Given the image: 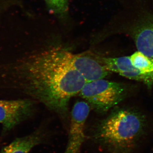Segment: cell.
Returning <instances> with one entry per match:
<instances>
[{
  "label": "cell",
  "mask_w": 153,
  "mask_h": 153,
  "mask_svg": "<svg viewBox=\"0 0 153 153\" xmlns=\"http://www.w3.org/2000/svg\"><path fill=\"white\" fill-rule=\"evenodd\" d=\"M70 52L53 48L31 55L20 64L25 92L48 109L64 114L69 100L86 82L71 65Z\"/></svg>",
  "instance_id": "obj_1"
},
{
  "label": "cell",
  "mask_w": 153,
  "mask_h": 153,
  "mask_svg": "<svg viewBox=\"0 0 153 153\" xmlns=\"http://www.w3.org/2000/svg\"><path fill=\"white\" fill-rule=\"evenodd\" d=\"M144 126L142 117L137 113L121 110L103 121L99 128L102 141L121 151L126 152L134 146Z\"/></svg>",
  "instance_id": "obj_2"
},
{
  "label": "cell",
  "mask_w": 153,
  "mask_h": 153,
  "mask_svg": "<svg viewBox=\"0 0 153 153\" xmlns=\"http://www.w3.org/2000/svg\"><path fill=\"white\" fill-rule=\"evenodd\" d=\"M123 85L104 79L86 82L79 93L88 104L99 112H104L122 100Z\"/></svg>",
  "instance_id": "obj_3"
},
{
  "label": "cell",
  "mask_w": 153,
  "mask_h": 153,
  "mask_svg": "<svg viewBox=\"0 0 153 153\" xmlns=\"http://www.w3.org/2000/svg\"><path fill=\"white\" fill-rule=\"evenodd\" d=\"M33 102L30 100H0V124L3 133L27 119L33 112Z\"/></svg>",
  "instance_id": "obj_4"
},
{
  "label": "cell",
  "mask_w": 153,
  "mask_h": 153,
  "mask_svg": "<svg viewBox=\"0 0 153 153\" xmlns=\"http://www.w3.org/2000/svg\"><path fill=\"white\" fill-rule=\"evenodd\" d=\"M90 112V105L85 101L76 102L71 111L68 145L64 153H79L85 140L84 128Z\"/></svg>",
  "instance_id": "obj_5"
},
{
  "label": "cell",
  "mask_w": 153,
  "mask_h": 153,
  "mask_svg": "<svg viewBox=\"0 0 153 153\" xmlns=\"http://www.w3.org/2000/svg\"><path fill=\"white\" fill-rule=\"evenodd\" d=\"M71 65L84 78L86 82L104 79L110 71L105 68L99 57L91 55H75L70 52Z\"/></svg>",
  "instance_id": "obj_6"
},
{
  "label": "cell",
  "mask_w": 153,
  "mask_h": 153,
  "mask_svg": "<svg viewBox=\"0 0 153 153\" xmlns=\"http://www.w3.org/2000/svg\"><path fill=\"white\" fill-rule=\"evenodd\" d=\"M100 61L109 71L134 80L149 82L152 78L142 74L132 64L130 56L119 57H100Z\"/></svg>",
  "instance_id": "obj_7"
},
{
  "label": "cell",
  "mask_w": 153,
  "mask_h": 153,
  "mask_svg": "<svg viewBox=\"0 0 153 153\" xmlns=\"http://www.w3.org/2000/svg\"><path fill=\"white\" fill-rule=\"evenodd\" d=\"M42 140L43 135L37 131L27 136L17 138L3 148L0 153H29L33 148L41 143Z\"/></svg>",
  "instance_id": "obj_8"
},
{
  "label": "cell",
  "mask_w": 153,
  "mask_h": 153,
  "mask_svg": "<svg viewBox=\"0 0 153 153\" xmlns=\"http://www.w3.org/2000/svg\"><path fill=\"white\" fill-rule=\"evenodd\" d=\"M135 39L138 51L153 58V25L141 28Z\"/></svg>",
  "instance_id": "obj_9"
},
{
  "label": "cell",
  "mask_w": 153,
  "mask_h": 153,
  "mask_svg": "<svg viewBox=\"0 0 153 153\" xmlns=\"http://www.w3.org/2000/svg\"><path fill=\"white\" fill-rule=\"evenodd\" d=\"M130 57L132 64L142 74L153 79V58L137 51Z\"/></svg>",
  "instance_id": "obj_10"
},
{
  "label": "cell",
  "mask_w": 153,
  "mask_h": 153,
  "mask_svg": "<svg viewBox=\"0 0 153 153\" xmlns=\"http://www.w3.org/2000/svg\"><path fill=\"white\" fill-rule=\"evenodd\" d=\"M50 13L58 18L64 20L67 17L69 0H44Z\"/></svg>",
  "instance_id": "obj_11"
}]
</instances>
